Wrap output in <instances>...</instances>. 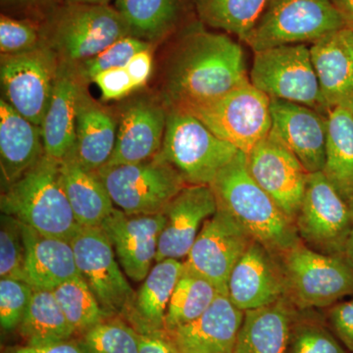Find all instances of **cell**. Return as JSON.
<instances>
[{"instance_id": "cell-1", "label": "cell", "mask_w": 353, "mask_h": 353, "mask_svg": "<svg viewBox=\"0 0 353 353\" xmlns=\"http://www.w3.org/2000/svg\"><path fill=\"white\" fill-rule=\"evenodd\" d=\"M250 82L245 51L228 34L209 32L203 23L187 28L167 62L162 101L183 108L211 101Z\"/></svg>"}, {"instance_id": "cell-2", "label": "cell", "mask_w": 353, "mask_h": 353, "mask_svg": "<svg viewBox=\"0 0 353 353\" xmlns=\"http://www.w3.org/2000/svg\"><path fill=\"white\" fill-rule=\"evenodd\" d=\"M217 208L229 213L248 234L275 255L299 243L296 225L253 180L246 154L239 152L211 183Z\"/></svg>"}, {"instance_id": "cell-3", "label": "cell", "mask_w": 353, "mask_h": 353, "mask_svg": "<svg viewBox=\"0 0 353 353\" xmlns=\"http://www.w3.org/2000/svg\"><path fill=\"white\" fill-rule=\"evenodd\" d=\"M0 208L50 238L71 241L82 228L60 176V161L44 154L17 182L2 190Z\"/></svg>"}, {"instance_id": "cell-4", "label": "cell", "mask_w": 353, "mask_h": 353, "mask_svg": "<svg viewBox=\"0 0 353 353\" xmlns=\"http://www.w3.org/2000/svg\"><path fill=\"white\" fill-rule=\"evenodd\" d=\"M41 36L59 61L77 65L131 36V32L115 7L63 3L46 18Z\"/></svg>"}, {"instance_id": "cell-5", "label": "cell", "mask_w": 353, "mask_h": 353, "mask_svg": "<svg viewBox=\"0 0 353 353\" xmlns=\"http://www.w3.org/2000/svg\"><path fill=\"white\" fill-rule=\"evenodd\" d=\"M239 152L192 114L168 108L163 143L157 157L173 166L187 185H210Z\"/></svg>"}, {"instance_id": "cell-6", "label": "cell", "mask_w": 353, "mask_h": 353, "mask_svg": "<svg viewBox=\"0 0 353 353\" xmlns=\"http://www.w3.org/2000/svg\"><path fill=\"white\" fill-rule=\"evenodd\" d=\"M277 257L285 299L297 310L329 308L353 296V268L345 257L316 252L303 241Z\"/></svg>"}, {"instance_id": "cell-7", "label": "cell", "mask_w": 353, "mask_h": 353, "mask_svg": "<svg viewBox=\"0 0 353 353\" xmlns=\"http://www.w3.org/2000/svg\"><path fill=\"white\" fill-rule=\"evenodd\" d=\"M270 106V97L248 82L211 101L179 109L248 154L271 131Z\"/></svg>"}, {"instance_id": "cell-8", "label": "cell", "mask_w": 353, "mask_h": 353, "mask_svg": "<svg viewBox=\"0 0 353 353\" xmlns=\"http://www.w3.org/2000/svg\"><path fill=\"white\" fill-rule=\"evenodd\" d=\"M345 27L331 0H271L245 43L253 52L314 43Z\"/></svg>"}, {"instance_id": "cell-9", "label": "cell", "mask_w": 353, "mask_h": 353, "mask_svg": "<svg viewBox=\"0 0 353 353\" xmlns=\"http://www.w3.org/2000/svg\"><path fill=\"white\" fill-rule=\"evenodd\" d=\"M97 173L114 205L128 215L164 213L187 185L173 166L157 157L139 163L104 165Z\"/></svg>"}, {"instance_id": "cell-10", "label": "cell", "mask_w": 353, "mask_h": 353, "mask_svg": "<svg viewBox=\"0 0 353 353\" xmlns=\"http://www.w3.org/2000/svg\"><path fill=\"white\" fill-rule=\"evenodd\" d=\"M250 83L271 99L303 104L328 114L306 44H289L254 52Z\"/></svg>"}, {"instance_id": "cell-11", "label": "cell", "mask_w": 353, "mask_h": 353, "mask_svg": "<svg viewBox=\"0 0 353 353\" xmlns=\"http://www.w3.org/2000/svg\"><path fill=\"white\" fill-rule=\"evenodd\" d=\"M294 225L301 241L316 252L333 256L345 254L353 229L352 213L323 172L308 174Z\"/></svg>"}, {"instance_id": "cell-12", "label": "cell", "mask_w": 353, "mask_h": 353, "mask_svg": "<svg viewBox=\"0 0 353 353\" xmlns=\"http://www.w3.org/2000/svg\"><path fill=\"white\" fill-rule=\"evenodd\" d=\"M79 274L108 318L124 317L134 301L132 290L101 227H82L72 241Z\"/></svg>"}, {"instance_id": "cell-13", "label": "cell", "mask_w": 353, "mask_h": 353, "mask_svg": "<svg viewBox=\"0 0 353 353\" xmlns=\"http://www.w3.org/2000/svg\"><path fill=\"white\" fill-rule=\"evenodd\" d=\"M58 66L57 54L44 43L20 54L1 55L4 99L37 126H41L50 105Z\"/></svg>"}, {"instance_id": "cell-14", "label": "cell", "mask_w": 353, "mask_h": 353, "mask_svg": "<svg viewBox=\"0 0 353 353\" xmlns=\"http://www.w3.org/2000/svg\"><path fill=\"white\" fill-rule=\"evenodd\" d=\"M253 241L229 213L217 208L215 214L202 225L183 267L208 280L220 294L228 296L232 271Z\"/></svg>"}, {"instance_id": "cell-15", "label": "cell", "mask_w": 353, "mask_h": 353, "mask_svg": "<svg viewBox=\"0 0 353 353\" xmlns=\"http://www.w3.org/2000/svg\"><path fill=\"white\" fill-rule=\"evenodd\" d=\"M248 170L260 187L294 223L308 172L272 132L246 154Z\"/></svg>"}, {"instance_id": "cell-16", "label": "cell", "mask_w": 353, "mask_h": 353, "mask_svg": "<svg viewBox=\"0 0 353 353\" xmlns=\"http://www.w3.org/2000/svg\"><path fill=\"white\" fill-rule=\"evenodd\" d=\"M271 132L308 173L322 172L326 161L328 114L282 99H271Z\"/></svg>"}, {"instance_id": "cell-17", "label": "cell", "mask_w": 353, "mask_h": 353, "mask_svg": "<svg viewBox=\"0 0 353 353\" xmlns=\"http://www.w3.org/2000/svg\"><path fill=\"white\" fill-rule=\"evenodd\" d=\"M167 113L164 102L153 97L126 102L117 120L115 148L106 165L139 163L157 157L163 143Z\"/></svg>"}, {"instance_id": "cell-18", "label": "cell", "mask_w": 353, "mask_h": 353, "mask_svg": "<svg viewBox=\"0 0 353 353\" xmlns=\"http://www.w3.org/2000/svg\"><path fill=\"white\" fill-rule=\"evenodd\" d=\"M166 225L164 213L128 215L115 208L101 225L128 277L141 282L157 259L158 241Z\"/></svg>"}, {"instance_id": "cell-19", "label": "cell", "mask_w": 353, "mask_h": 353, "mask_svg": "<svg viewBox=\"0 0 353 353\" xmlns=\"http://www.w3.org/2000/svg\"><path fill=\"white\" fill-rule=\"evenodd\" d=\"M228 297L243 312L284 299L285 277L277 255L253 241L232 271Z\"/></svg>"}, {"instance_id": "cell-20", "label": "cell", "mask_w": 353, "mask_h": 353, "mask_svg": "<svg viewBox=\"0 0 353 353\" xmlns=\"http://www.w3.org/2000/svg\"><path fill=\"white\" fill-rule=\"evenodd\" d=\"M216 211L217 202L210 185H185L165 209L166 225L158 241L157 263L187 257L202 225Z\"/></svg>"}, {"instance_id": "cell-21", "label": "cell", "mask_w": 353, "mask_h": 353, "mask_svg": "<svg viewBox=\"0 0 353 353\" xmlns=\"http://www.w3.org/2000/svg\"><path fill=\"white\" fill-rule=\"evenodd\" d=\"M245 312L218 294L196 320L168 332L180 353H234Z\"/></svg>"}, {"instance_id": "cell-22", "label": "cell", "mask_w": 353, "mask_h": 353, "mask_svg": "<svg viewBox=\"0 0 353 353\" xmlns=\"http://www.w3.org/2000/svg\"><path fill=\"white\" fill-rule=\"evenodd\" d=\"M311 60L327 110L353 108V31L331 32L310 46Z\"/></svg>"}, {"instance_id": "cell-23", "label": "cell", "mask_w": 353, "mask_h": 353, "mask_svg": "<svg viewBox=\"0 0 353 353\" xmlns=\"http://www.w3.org/2000/svg\"><path fill=\"white\" fill-rule=\"evenodd\" d=\"M85 83L76 65L59 61L52 97L41 126L44 152L59 161L75 143L79 97Z\"/></svg>"}, {"instance_id": "cell-24", "label": "cell", "mask_w": 353, "mask_h": 353, "mask_svg": "<svg viewBox=\"0 0 353 353\" xmlns=\"http://www.w3.org/2000/svg\"><path fill=\"white\" fill-rule=\"evenodd\" d=\"M46 154L41 127L32 124L6 101H0V171L2 190L30 170Z\"/></svg>"}, {"instance_id": "cell-25", "label": "cell", "mask_w": 353, "mask_h": 353, "mask_svg": "<svg viewBox=\"0 0 353 353\" xmlns=\"http://www.w3.org/2000/svg\"><path fill=\"white\" fill-rule=\"evenodd\" d=\"M87 85H83L79 97L75 143L68 154L88 170L97 172L112 157L118 121L108 109L90 97Z\"/></svg>"}, {"instance_id": "cell-26", "label": "cell", "mask_w": 353, "mask_h": 353, "mask_svg": "<svg viewBox=\"0 0 353 353\" xmlns=\"http://www.w3.org/2000/svg\"><path fill=\"white\" fill-rule=\"evenodd\" d=\"M183 271V262L166 259L157 262L136 292L123 319L139 334L161 333L174 289Z\"/></svg>"}, {"instance_id": "cell-27", "label": "cell", "mask_w": 353, "mask_h": 353, "mask_svg": "<svg viewBox=\"0 0 353 353\" xmlns=\"http://www.w3.org/2000/svg\"><path fill=\"white\" fill-rule=\"evenodd\" d=\"M22 229L26 276L34 290H53L80 275L70 241L44 236L24 223Z\"/></svg>"}, {"instance_id": "cell-28", "label": "cell", "mask_w": 353, "mask_h": 353, "mask_svg": "<svg viewBox=\"0 0 353 353\" xmlns=\"http://www.w3.org/2000/svg\"><path fill=\"white\" fill-rule=\"evenodd\" d=\"M297 309L289 299L246 311L234 353H287Z\"/></svg>"}, {"instance_id": "cell-29", "label": "cell", "mask_w": 353, "mask_h": 353, "mask_svg": "<svg viewBox=\"0 0 353 353\" xmlns=\"http://www.w3.org/2000/svg\"><path fill=\"white\" fill-rule=\"evenodd\" d=\"M60 176L79 224L101 227L115 208L97 172L88 170L71 154H67L60 161Z\"/></svg>"}, {"instance_id": "cell-30", "label": "cell", "mask_w": 353, "mask_h": 353, "mask_svg": "<svg viewBox=\"0 0 353 353\" xmlns=\"http://www.w3.org/2000/svg\"><path fill=\"white\" fill-rule=\"evenodd\" d=\"M323 173L345 201L353 196V109L329 110L326 161Z\"/></svg>"}, {"instance_id": "cell-31", "label": "cell", "mask_w": 353, "mask_h": 353, "mask_svg": "<svg viewBox=\"0 0 353 353\" xmlns=\"http://www.w3.org/2000/svg\"><path fill=\"white\" fill-rule=\"evenodd\" d=\"M115 8L132 37L153 44L178 27L185 14V0H116Z\"/></svg>"}, {"instance_id": "cell-32", "label": "cell", "mask_w": 353, "mask_h": 353, "mask_svg": "<svg viewBox=\"0 0 353 353\" xmlns=\"http://www.w3.org/2000/svg\"><path fill=\"white\" fill-rule=\"evenodd\" d=\"M18 331L25 345L32 347L64 343L76 336L52 290H34Z\"/></svg>"}, {"instance_id": "cell-33", "label": "cell", "mask_w": 353, "mask_h": 353, "mask_svg": "<svg viewBox=\"0 0 353 353\" xmlns=\"http://www.w3.org/2000/svg\"><path fill=\"white\" fill-rule=\"evenodd\" d=\"M271 0H196L203 24L223 30L245 43Z\"/></svg>"}, {"instance_id": "cell-34", "label": "cell", "mask_w": 353, "mask_h": 353, "mask_svg": "<svg viewBox=\"0 0 353 353\" xmlns=\"http://www.w3.org/2000/svg\"><path fill=\"white\" fill-rule=\"evenodd\" d=\"M218 294L214 285L183 267L167 309L165 330L174 331L194 321L210 307Z\"/></svg>"}, {"instance_id": "cell-35", "label": "cell", "mask_w": 353, "mask_h": 353, "mask_svg": "<svg viewBox=\"0 0 353 353\" xmlns=\"http://www.w3.org/2000/svg\"><path fill=\"white\" fill-rule=\"evenodd\" d=\"M52 292L75 331L76 336L108 319L94 294L80 275L67 281Z\"/></svg>"}, {"instance_id": "cell-36", "label": "cell", "mask_w": 353, "mask_h": 353, "mask_svg": "<svg viewBox=\"0 0 353 353\" xmlns=\"http://www.w3.org/2000/svg\"><path fill=\"white\" fill-rule=\"evenodd\" d=\"M75 340L83 353H139V334L120 317L104 320Z\"/></svg>"}, {"instance_id": "cell-37", "label": "cell", "mask_w": 353, "mask_h": 353, "mask_svg": "<svg viewBox=\"0 0 353 353\" xmlns=\"http://www.w3.org/2000/svg\"><path fill=\"white\" fill-rule=\"evenodd\" d=\"M287 353H347L343 343L323 323L303 317L297 310L290 330Z\"/></svg>"}, {"instance_id": "cell-38", "label": "cell", "mask_w": 353, "mask_h": 353, "mask_svg": "<svg viewBox=\"0 0 353 353\" xmlns=\"http://www.w3.org/2000/svg\"><path fill=\"white\" fill-rule=\"evenodd\" d=\"M0 219V277L28 283L22 223L3 213Z\"/></svg>"}, {"instance_id": "cell-39", "label": "cell", "mask_w": 353, "mask_h": 353, "mask_svg": "<svg viewBox=\"0 0 353 353\" xmlns=\"http://www.w3.org/2000/svg\"><path fill=\"white\" fill-rule=\"evenodd\" d=\"M153 44L129 36L119 39L95 57L77 64L79 74L85 83L94 80L101 72L115 68H125L137 53L152 48Z\"/></svg>"}, {"instance_id": "cell-40", "label": "cell", "mask_w": 353, "mask_h": 353, "mask_svg": "<svg viewBox=\"0 0 353 353\" xmlns=\"http://www.w3.org/2000/svg\"><path fill=\"white\" fill-rule=\"evenodd\" d=\"M34 288L14 279L0 281V326L6 333L19 328L31 303Z\"/></svg>"}, {"instance_id": "cell-41", "label": "cell", "mask_w": 353, "mask_h": 353, "mask_svg": "<svg viewBox=\"0 0 353 353\" xmlns=\"http://www.w3.org/2000/svg\"><path fill=\"white\" fill-rule=\"evenodd\" d=\"M43 44V36L32 23L2 14L0 17L1 55L20 54Z\"/></svg>"}, {"instance_id": "cell-42", "label": "cell", "mask_w": 353, "mask_h": 353, "mask_svg": "<svg viewBox=\"0 0 353 353\" xmlns=\"http://www.w3.org/2000/svg\"><path fill=\"white\" fill-rule=\"evenodd\" d=\"M92 82L101 90L104 101H118L136 90L126 68H115L101 72Z\"/></svg>"}, {"instance_id": "cell-43", "label": "cell", "mask_w": 353, "mask_h": 353, "mask_svg": "<svg viewBox=\"0 0 353 353\" xmlns=\"http://www.w3.org/2000/svg\"><path fill=\"white\" fill-rule=\"evenodd\" d=\"M327 318L334 336L343 347L353 352V299L330 306Z\"/></svg>"}, {"instance_id": "cell-44", "label": "cell", "mask_w": 353, "mask_h": 353, "mask_svg": "<svg viewBox=\"0 0 353 353\" xmlns=\"http://www.w3.org/2000/svg\"><path fill=\"white\" fill-rule=\"evenodd\" d=\"M65 0H1V4L6 8L46 19Z\"/></svg>"}, {"instance_id": "cell-45", "label": "cell", "mask_w": 353, "mask_h": 353, "mask_svg": "<svg viewBox=\"0 0 353 353\" xmlns=\"http://www.w3.org/2000/svg\"><path fill=\"white\" fill-rule=\"evenodd\" d=\"M152 64V48H150L137 53L125 67L134 83L136 90L145 85L150 80Z\"/></svg>"}, {"instance_id": "cell-46", "label": "cell", "mask_w": 353, "mask_h": 353, "mask_svg": "<svg viewBox=\"0 0 353 353\" xmlns=\"http://www.w3.org/2000/svg\"><path fill=\"white\" fill-rule=\"evenodd\" d=\"M139 353H180L168 332L139 334Z\"/></svg>"}, {"instance_id": "cell-47", "label": "cell", "mask_w": 353, "mask_h": 353, "mask_svg": "<svg viewBox=\"0 0 353 353\" xmlns=\"http://www.w3.org/2000/svg\"><path fill=\"white\" fill-rule=\"evenodd\" d=\"M6 353H83L79 347L75 339L55 343V345H43V347H32V345H20L8 348Z\"/></svg>"}, {"instance_id": "cell-48", "label": "cell", "mask_w": 353, "mask_h": 353, "mask_svg": "<svg viewBox=\"0 0 353 353\" xmlns=\"http://www.w3.org/2000/svg\"><path fill=\"white\" fill-rule=\"evenodd\" d=\"M339 11L345 27L353 31V0H331Z\"/></svg>"}, {"instance_id": "cell-49", "label": "cell", "mask_w": 353, "mask_h": 353, "mask_svg": "<svg viewBox=\"0 0 353 353\" xmlns=\"http://www.w3.org/2000/svg\"><path fill=\"white\" fill-rule=\"evenodd\" d=\"M343 256L347 259L348 263L352 265L353 268V229L352 233H350V238H348L347 245H345Z\"/></svg>"}, {"instance_id": "cell-50", "label": "cell", "mask_w": 353, "mask_h": 353, "mask_svg": "<svg viewBox=\"0 0 353 353\" xmlns=\"http://www.w3.org/2000/svg\"><path fill=\"white\" fill-rule=\"evenodd\" d=\"M111 0H65L64 3L108 4Z\"/></svg>"}, {"instance_id": "cell-51", "label": "cell", "mask_w": 353, "mask_h": 353, "mask_svg": "<svg viewBox=\"0 0 353 353\" xmlns=\"http://www.w3.org/2000/svg\"><path fill=\"white\" fill-rule=\"evenodd\" d=\"M348 206H350V211H352V216H353V196L350 197V199L347 201Z\"/></svg>"}, {"instance_id": "cell-52", "label": "cell", "mask_w": 353, "mask_h": 353, "mask_svg": "<svg viewBox=\"0 0 353 353\" xmlns=\"http://www.w3.org/2000/svg\"><path fill=\"white\" fill-rule=\"evenodd\" d=\"M353 109V108H352Z\"/></svg>"}]
</instances>
